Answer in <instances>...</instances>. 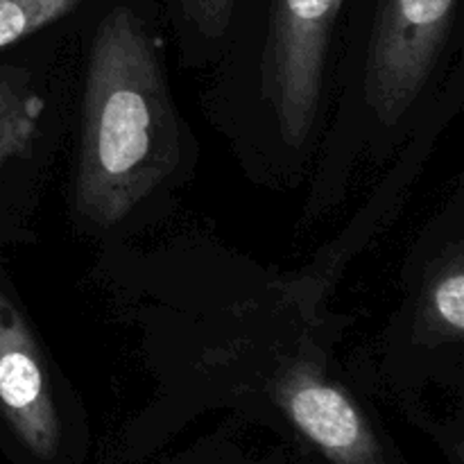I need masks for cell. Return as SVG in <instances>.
<instances>
[{
  "label": "cell",
  "instance_id": "1",
  "mask_svg": "<svg viewBox=\"0 0 464 464\" xmlns=\"http://www.w3.org/2000/svg\"><path fill=\"white\" fill-rule=\"evenodd\" d=\"M179 134L161 62L131 9L116 7L91 44L82 100L75 208L95 227L118 225L177 163Z\"/></svg>",
  "mask_w": 464,
  "mask_h": 464
},
{
  "label": "cell",
  "instance_id": "5",
  "mask_svg": "<svg viewBox=\"0 0 464 464\" xmlns=\"http://www.w3.org/2000/svg\"><path fill=\"white\" fill-rule=\"evenodd\" d=\"M290 420L308 440L340 460H358L370 449L365 421L352 399L326 383L311 365H297L279 390Z\"/></svg>",
  "mask_w": 464,
  "mask_h": 464
},
{
  "label": "cell",
  "instance_id": "8",
  "mask_svg": "<svg viewBox=\"0 0 464 464\" xmlns=\"http://www.w3.org/2000/svg\"><path fill=\"white\" fill-rule=\"evenodd\" d=\"M84 0H0V50L71 14Z\"/></svg>",
  "mask_w": 464,
  "mask_h": 464
},
{
  "label": "cell",
  "instance_id": "2",
  "mask_svg": "<svg viewBox=\"0 0 464 464\" xmlns=\"http://www.w3.org/2000/svg\"><path fill=\"white\" fill-rule=\"evenodd\" d=\"M458 0H381L365 62V95L385 125L401 121L438 63Z\"/></svg>",
  "mask_w": 464,
  "mask_h": 464
},
{
  "label": "cell",
  "instance_id": "3",
  "mask_svg": "<svg viewBox=\"0 0 464 464\" xmlns=\"http://www.w3.org/2000/svg\"><path fill=\"white\" fill-rule=\"evenodd\" d=\"M343 0H272L266 91L281 136L302 148L315 122L331 27Z\"/></svg>",
  "mask_w": 464,
  "mask_h": 464
},
{
  "label": "cell",
  "instance_id": "4",
  "mask_svg": "<svg viewBox=\"0 0 464 464\" xmlns=\"http://www.w3.org/2000/svg\"><path fill=\"white\" fill-rule=\"evenodd\" d=\"M0 406L34 451L48 453L57 417L34 335L18 308L0 293Z\"/></svg>",
  "mask_w": 464,
  "mask_h": 464
},
{
  "label": "cell",
  "instance_id": "9",
  "mask_svg": "<svg viewBox=\"0 0 464 464\" xmlns=\"http://www.w3.org/2000/svg\"><path fill=\"white\" fill-rule=\"evenodd\" d=\"M184 16L207 36H220L234 14L236 0H179Z\"/></svg>",
  "mask_w": 464,
  "mask_h": 464
},
{
  "label": "cell",
  "instance_id": "6",
  "mask_svg": "<svg viewBox=\"0 0 464 464\" xmlns=\"http://www.w3.org/2000/svg\"><path fill=\"white\" fill-rule=\"evenodd\" d=\"M44 102L18 68L0 71V168L30 150Z\"/></svg>",
  "mask_w": 464,
  "mask_h": 464
},
{
  "label": "cell",
  "instance_id": "7",
  "mask_svg": "<svg viewBox=\"0 0 464 464\" xmlns=\"http://www.w3.org/2000/svg\"><path fill=\"white\" fill-rule=\"evenodd\" d=\"M424 324L433 335L460 340L464 334V270L460 254L435 272L421 304Z\"/></svg>",
  "mask_w": 464,
  "mask_h": 464
}]
</instances>
